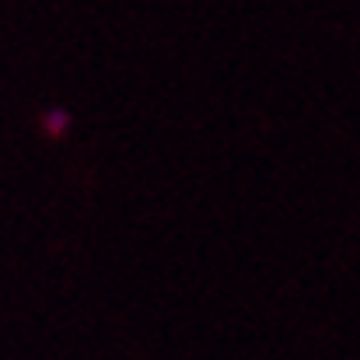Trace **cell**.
<instances>
[{
    "instance_id": "cell-1",
    "label": "cell",
    "mask_w": 360,
    "mask_h": 360,
    "mask_svg": "<svg viewBox=\"0 0 360 360\" xmlns=\"http://www.w3.org/2000/svg\"><path fill=\"white\" fill-rule=\"evenodd\" d=\"M42 126H46V133L63 136V133L70 129V116H67L63 109H49V112H46V120H42Z\"/></svg>"
}]
</instances>
